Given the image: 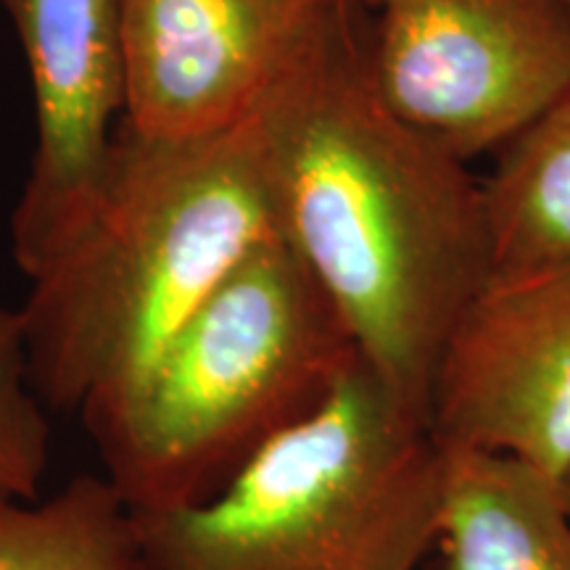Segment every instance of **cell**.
I'll use <instances>...</instances> for the list:
<instances>
[{
    "label": "cell",
    "mask_w": 570,
    "mask_h": 570,
    "mask_svg": "<svg viewBox=\"0 0 570 570\" xmlns=\"http://www.w3.org/2000/svg\"><path fill=\"white\" fill-rule=\"evenodd\" d=\"M370 9L320 0L252 127L273 223L356 352L425 423L439 352L494 273L483 180L404 127L367 75Z\"/></svg>",
    "instance_id": "6da1fadb"
},
{
    "label": "cell",
    "mask_w": 570,
    "mask_h": 570,
    "mask_svg": "<svg viewBox=\"0 0 570 570\" xmlns=\"http://www.w3.org/2000/svg\"><path fill=\"white\" fill-rule=\"evenodd\" d=\"M248 119L202 140L119 122L88 217L30 281V377L48 410L96 433L130 402L183 325L275 235Z\"/></svg>",
    "instance_id": "7a4b0ae2"
},
{
    "label": "cell",
    "mask_w": 570,
    "mask_h": 570,
    "mask_svg": "<svg viewBox=\"0 0 570 570\" xmlns=\"http://www.w3.org/2000/svg\"><path fill=\"white\" fill-rule=\"evenodd\" d=\"M356 356L323 285L269 235L92 433L104 475L132 512L196 508L323 407Z\"/></svg>",
    "instance_id": "3957f363"
},
{
    "label": "cell",
    "mask_w": 570,
    "mask_h": 570,
    "mask_svg": "<svg viewBox=\"0 0 570 570\" xmlns=\"http://www.w3.org/2000/svg\"><path fill=\"white\" fill-rule=\"evenodd\" d=\"M439 441L362 356L302 423L196 508L132 512L146 570H420Z\"/></svg>",
    "instance_id": "277c9868"
},
{
    "label": "cell",
    "mask_w": 570,
    "mask_h": 570,
    "mask_svg": "<svg viewBox=\"0 0 570 570\" xmlns=\"http://www.w3.org/2000/svg\"><path fill=\"white\" fill-rule=\"evenodd\" d=\"M375 96L441 154H502L570 96L568 0H377Z\"/></svg>",
    "instance_id": "5b68a950"
},
{
    "label": "cell",
    "mask_w": 570,
    "mask_h": 570,
    "mask_svg": "<svg viewBox=\"0 0 570 570\" xmlns=\"http://www.w3.org/2000/svg\"><path fill=\"white\" fill-rule=\"evenodd\" d=\"M441 446L570 470V262L499 269L460 312L425 402Z\"/></svg>",
    "instance_id": "8992f818"
},
{
    "label": "cell",
    "mask_w": 570,
    "mask_h": 570,
    "mask_svg": "<svg viewBox=\"0 0 570 570\" xmlns=\"http://www.w3.org/2000/svg\"><path fill=\"white\" fill-rule=\"evenodd\" d=\"M125 0H0L30 69L35 154L11 212V254L32 277L88 217L125 111Z\"/></svg>",
    "instance_id": "52a82bcc"
},
{
    "label": "cell",
    "mask_w": 570,
    "mask_h": 570,
    "mask_svg": "<svg viewBox=\"0 0 570 570\" xmlns=\"http://www.w3.org/2000/svg\"><path fill=\"white\" fill-rule=\"evenodd\" d=\"M320 0H125L122 122L202 140L252 117Z\"/></svg>",
    "instance_id": "ba28073f"
},
{
    "label": "cell",
    "mask_w": 570,
    "mask_h": 570,
    "mask_svg": "<svg viewBox=\"0 0 570 570\" xmlns=\"http://www.w3.org/2000/svg\"><path fill=\"white\" fill-rule=\"evenodd\" d=\"M441 458L439 525L420 570H570L560 479L483 449L441 446Z\"/></svg>",
    "instance_id": "9c48e42d"
},
{
    "label": "cell",
    "mask_w": 570,
    "mask_h": 570,
    "mask_svg": "<svg viewBox=\"0 0 570 570\" xmlns=\"http://www.w3.org/2000/svg\"><path fill=\"white\" fill-rule=\"evenodd\" d=\"M494 273L570 262V96L483 180Z\"/></svg>",
    "instance_id": "30bf717a"
},
{
    "label": "cell",
    "mask_w": 570,
    "mask_h": 570,
    "mask_svg": "<svg viewBox=\"0 0 570 570\" xmlns=\"http://www.w3.org/2000/svg\"><path fill=\"white\" fill-rule=\"evenodd\" d=\"M0 570H146L132 510L106 475L48 499L0 497Z\"/></svg>",
    "instance_id": "8fae6325"
},
{
    "label": "cell",
    "mask_w": 570,
    "mask_h": 570,
    "mask_svg": "<svg viewBox=\"0 0 570 570\" xmlns=\"http://www.w3.org/2000/svg\"><path fill=\"white\" fill-rule=\"evenodd\" d=\"M46 410L32 386L21 312L0 306V497L40 499L51 465Z\"/></svg>",
    "instance_id": "7c38bea8"
},
{
    "label": "cell",
    "mask_w": 570,
    "mask_h": 570,
    "mask_svg": "<svg viewBox=\"0 0 570 570\" xmlns=\"http://www.w3.org/2000/svg\"><path fill=\"white\" fill-rule=\"evenodd\" d=\"M560 487H562V497H566V504H568V512H570V470L560 479Z\"/></svg>",
    "instance_id": "4fadbf2b"
},
{
    "label": "cell",
    "mask_w": 570,
    "mask_h": 570,
    "mask_svg": "<svg viewBox=\"0 0 570 570\" xmlns=\"http://www.w3.org/2000/svg\"><path fill=\"white\" fill-rule=\"evenodd\" d=\"M354 3H362V6H365V9L373 11L375 6H377V0H354Z\"/></svg>",
    "instance_id": "5bb4252c"
},
{
    "label": "cell",
    "mask_w": 570,
    "mask_h": 570,
    "mask_svg": "<svg viewBox=\"0 0 570 570\" xmlns=\"http://www.w3.org/2000/svg\"><path fill=\"white\" fill-rule=\"evenodd\" d=\"M568 3H570V0H568Z\"/></svg>",
    "instance_id": "9a60e30c"
}]
</instances>
